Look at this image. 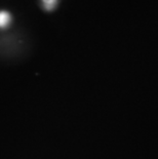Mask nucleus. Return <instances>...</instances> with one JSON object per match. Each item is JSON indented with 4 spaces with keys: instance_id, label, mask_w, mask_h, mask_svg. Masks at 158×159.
<instances>
[{
    "instance_id": "nucleus-1",
    "label": "nucleus",
    "mask_w": 158,
    "mask_h": 159,
    "mask_svg": "<svg viewBox=\"0 0 158 159\" xmlns=\"http://www.w3.org/2000/svg\"><path fill=\"white\" fill-rule=\"evenodd\" d=\"M11 22V16L6 11H0V28H4Z\"/></svg>"
},
{
    "instance_id": "nucleus-2",
    "label": "nucleus",
    "mask_w": 158,
    "mask_h": 159,
    "mask_svg": "<svg viewBox=\"0 0 158 159\" xmlns=\"http://www.w3.org/2000/svg\"><path fill=\"white\" fill-rule=\"evenodd\" d=\"M42 1L43 6H44L46 11H52L56 7V3H58V0H42Z\"/></svg>"
}]
</instances>
